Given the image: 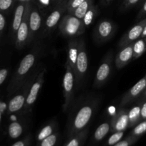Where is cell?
I'll return each mask as SVG.
<instances>
[{"instance_id":"cell-24","label":"cell","mask_w":146,"mask_h":146,"mask_svg":"<svg viewBox=\"0 0 146 146\" xmlns=\"http://www.w3.org/2000/svg\"><path fill=\"white\" fill-rule=\"evenodd\" d=\"M22 126L19 123L13 122L9 127V134L12 138H17L22 133Z\"/></svg>"},{"instance_id":"cell-37","label":"cell","mask_w":146,"mask_h":146,"mask_svg":"<svg viewBox=\"0 0 146 146\" xmlns=\"http://www.w3.org/2000/svg\"><path fill=\"white\" fill-rule=\"evenodd\" d=\"M4 26H5V19H4V16L0 14V31L3 30Z\"/></svg>"},{"instance_id":"cell-29","label":"cell","mask_w":146,"mask_h":146,"mask_svg":"<svg viewBox=\"0 0 146 146\" xmlns=\"http://www.w3.org/2000/svg\"><path fill=\"white\" fill-rule=\"evenodd\" d=\"M57 141L56 134H51L48 137L41 141V146H54Z\"/></svg>"},{"instance_id":"cell-35","label":"cell","mask_w":146,"mask_h":146,"mask_svg":"<svg viewBox=\"0 0 146 146\" xmlns=\"http://www.w3.org/2000/svg\"><path fill=\"white\" fill-rule=\"evenodd\" d=\"M145 16H146V0H145L143 3V5L142 8H141V11H139L138 15V19H141L143 18Z\"/></svg>"},{"instance_id":"cell-40","label":"cell","mask_w":146,"mask_h":146,"mask_svg":"<svg viewBox=\"0 0 146 146\" xmlns=\"http://www.w3.org/2000/svg\"><path fill=\"white\" fill-rule=\"evenodd\" d=\"M141 99H142V101L146 100V88H145V91H144V92L143 93L142 95L141 96Z\"/></svg>"},{"instance_id":"cell-12","label":"cell","mask_w":146,"mask_h":146,"mask_svg":"<svg viewBox=\"0 0 146 146\" xmlns=\"http://www.w3.org/2000/svg\"><path fill=\"white\" fill-rule=\"evenodd\" d=\"M146 88V74L140 81H138L135 85L131 87L123 95L121 99L120 107L123 108L125 106L133 102L137 98L141 96Z\"/></svg>"},{"instance_id":"cell-16","label":"cell","mask_w":146,"mask_h":146,"mask_svg":"<svg viewBox=\"0 0 146 146\" xmlns=\"http://www.w3.org/2000/svg\"><path fill=\"white\" fill-rule=\"evenodd\" d=\"M41 16L37 8L31 4L29 14L30 40H32L35 34L41 28Z\"/></svg>"},{"instance_id":"cell-27","label":"cell","mask_w":146,"mask_h":146,"mask_svg":"<svg viewBox=\"0 0 146 146\" xmlns=\"http://www.w3.org/2000/svg\"><path fill=\"white\" fill-rule=\"evenodd\" d=\"M84 1L85 0H69L66 4V11L68 14H71L74 10H75L78 7H79Z\"/></svg>"},{"instance_id":"cell-1","label":"cell","mask_w":146,"mask_h":146,"mask_svg":"<svg viewBox=\"0 0 146 146\" xmlns=\"http://www.w3.org/2000/svg\"><path fill=\"white\" fill-rule=\"evenodd\" d=\"M98 101L92 98H86L80 103L71 115V125L72 131L79 132L86 127L91 121L97 108Z\"/></svg>"},{"instance_id":"cell-42","label":"cell","mask_w":146,"mask_h":146,"mask_svg":"<svg viewBox=\"0 0 146 146\" xmlns=\"http://www.w3.org/2000/svg\"><path fill=\"white\" fill-rule=\"evenodd\" d=\"M68 1H69V0H60V3L63 4H66V3L68 2Z\"/></svg>"},{"instance_id":"cell-41","label":"cell","mask_w":146,"mask_h":146,"mask_svg":"<svg viewBox=\"0 0 146 146\" xmlns=\"http://www.w3.org/2000/svg\"><path fill=\"white\" fill-rule=\"evenodd\" d=\"M145 37H146V26L145 27V28H144V30H143V34H142V35H141V38H144Z\"/></svg>"},{"instance_id":"cell-34","label":"cell","mask_w":146,"mask_h":146,"mask_svg":"<svg viewBox=\"0 0 146 146\" xmlns=\"http://www.w3.org/2000/svg\"><path fill=\"white\" fill-rule=\"evenodd\" d=\"M141 121L146 120V101L141 105Z\"/></svg>"},{"instance_id":"cell-36","label":"cell","mask_w":146,"mask_h":146,"mask_svg":"<svg viewBox=\"0 0 146 146\" xmlns=\"http://www.w3.org/2000/svg\"><path fill=\"white\" fill-rule=\"evenodd\" d=\"M8 74V71L7 69H1L0 70V85L2 84L6 79Z\"/></svg>"},{"instance_id":"cell-5","label":"cell","mask_w":146,"mask_h":146,"mask_svg":"<svg viewBox=\"0 0 146 146\" xmlns=\"http://www.w3.org/2000/svg\"><path fill=\"white\" fill-rule=\"evenodd\" d=\"M88 70V56H87L86 47L84 38L78 39V54L77 58L76 69L74 71L76 78V85L79 88L80 85L84 81V77Z\"/></svg>"},{"instance_id":"cell-32","label":"cell","mask_w":146,"mask_h":146,"mask_svg":"<svg viewBox=\"0 0 146 146\" xmlns=\"http://www.w3.org/2000/svg\"><path fill=\"white\" fill-rule=\"evenodd\" d=\"M13 0H0V9L7 10L11 7Z\"/></svg>"},{"instance_id":"cell-13","label":"cell","mask_w":146,"mask_h":146,"mask_svg":"<svg viewBox=\"0 0 146 146\" xmlns=\"http://www.w3.org/2000/svg\"><path fill=\"white\" fill-rule=\"evenodd\" d=\"M115 58V65L118 69H121L128 65L133 58V43L121 48Z\"/></svg>"},{"instance_id":"cell-22","label":"cell","mask_w":146,"mask_h":146,"mask_svg":"<svg viewBox=\"0 0 146 146\" xmlns=\"http://www.w3.org/2000/svg\"><path fill=\"white\" fill-rule=\"evenodd\" d=\"M110 129H111V124H110L109 123L106 122L101 124V125L98 127L96 131H95V133H94V138H95L96 141H101V140H102L103 138L108 134Z\"/></svg>"},{"instance_id":"cell-21","label":"cell","mask_w":146,"mask_h":146,"mask_svg":"<svg viewBox=\"0 0 146 146\" xmlns=\"http://www.w3.org/2000/svg\"><path fill=\"white\" fill-rule=\"evenodd\" d=\"M141 106L138 105L134 106L128 111V118H129V127L133 126L134 125L138 123L141 118Z\"/></svg>"},{"instance_id":"cell-2","label":"cell","mask_w":146,"mask_h":146,"mask_svg":"<svg viewBox=\"0 0 146 146\" xmlns=\"http://www.w3.org/2000/svg\"><path fill=\"white\" fill-rule=\"evenodd\" d=\"M86 27L82 19L68 13L62 17L58 24L60 32L64 36L70 38H76L84 34Z\"/></svg>"},{"instance_id":"cell-39","label":"cell","mask_w":146,"mask_h":146,"mask_svg":"<svg viewBox=\"0 0 146 146\" xmlns=\"http://www.w3.org/2000/svg\"><path fill=\"white\" fill-rule=\"evenodd\" d=\"M12 146H24V143L23 141H18L15 143Z\"/></svg>"},{"instance_id":"cell-4","label":"cell","mask_w":146,"mask_h":146,"mask_svg":"<svg viewBox=\"0 0 146 146\" xmlns=\"http://www.w3.org/2000/svg\"><path fill=\"white\" fill-rule=\"evenodd\" d=\"M40 71H41V70L39 69V68H37L34 69L32 72H31V75H30L28 80L26 81L25 84H24L23 93L14 96L10 101L9 104V112H17V111L21 110L24 106L27 98L28 97L29 93L30 88H31V86L35 81L36 78L37 76L38 75Z\"/></svg>"},{"instance_id":"cell-20","label":"cell","mask_w":146,"mask_h":146,"mask_svg":"<svg viewBox=\"0 0 146 146\" xmlns=\"http://www.w3.org/2000/svg\"><path fill=\"white\" fill-rule=\"evenodd\" d=\"M146 51V42L143 38H138L133 43V58L135 60L141 57Z\"/></svg>"},{"instance_id":"cell-43","label":"cell","mask_w":146,"mask_h":146,"mask_svg":"<svg viewBox=\"0 0 146 146\" xmlns=\"http://www.w3.org/2000/svg\"><path fill=\"white\" fill-rule=\"evenodd\" d=\"M144 39H145V42H146V37H145V38H144Z\"/></svg>"},{"instance_id":"cell-3","label":"cell","mask_w":146,"mask_h":146,"mask_svg":"<svg viewBox=\"0 0 146 146\" xmlns=\"http://www.w3.org/2000/svg\"><path fill=\"white\" fill-rule=\"evenodd\" d=\"M75 86H76L75 74L71 67L66 61L65 64V74L63 78V94L64 98L63 109L64 112H66L69 109L70 106L72 103L74 96Z\"/></svg>"},{"instance_id":"cell-14","label":"cell","mask_w":146,"mask_h":146,"mask_svg":"<svg viewBox=\"0 0 146 146\" xmlns=\"http://www.w3.org/2000/svg\"><path fill=\"white\" fill-rule=\"evenodd\" d=\"M129 127V118L128 111L123 108H121L118 113L113 117L111 121V128L115 132L124 131Z\"/></svg>"},{"instance_id":"cell-6","label":"cell","mask_w":146,"mask_h":146,"mask_svg":"<svg viewBox=\"0 0 146 146\" xmlns=\"http://www.w3.org/2000/svg\"><path fill=\"white\" fill-rule=\"evenodd\" d=\"M115 23L111 20H102L98 23L94 30V41L98 44H104L111 39L116 31Z\"/></svg>"},{"instance_id":"cell-10","label":"cell","mask_w":146,"mask_h":146,"mask_svg":"<svg viewBox=\"0 0 146 146\" xmlns=\"http://www.w3.org/2000/svg\"><path fill=\"white\" fill-rule=\"evenodd\" d=\"M145 26L146 17L141 20V21L137 23L131 29L128 30L126 33L123 34V36L121 37V40L118 42V46L120 48H123V47L137 41L140 37H141Z\"/></svg>"},{"instance_id":"cell-33","label":"cell","mask_w":146,"mask_h":146,"mask_svg":"<svg viewBox=\"0 0 146 146\" xmlns=\"http://www.w3.org/2000/svg\"><path fill=\"white\" fill-rule=\"evenodd\" d=\"M79 144L80 138L79 137H75L69 141V143L67 144L66 146H79Z\"/></svg>"},{"instance_id":"cell-7","label":"cell","mask_w":146,"mask_h":146,"mask_svg":"<svg viewBox=\"0 0 146 146\" xmlns=\"http://www.w3.org/2000/svg\"><path fill=\"white\" fill-rule=\"evenodd\" d=\"M113 59V53L110 51L102 60L96 74L94 82V88H101L107 82L112 70Z\"/></svg>"},{"instance_id":"cell-23","label":"cell","mask_w":146,"mask_h":146,"mask_svg":"<svg viewBox=\"0 0 146 146\" xmlns=\"http://www.w3.org/2000/svg\"><path fill=\"white\" fill-rule=\"evenodd\" d=\"M98 7L93 4L82 19L86 27H88L90 24H91V23L93 22L94 19L98 14Z\"/></svg>"},{"instance_id":"cell-38","label":"cell","mask_w":146,"mask_h":146,"mask_svg":"<svg viewBox=\"0 0 146 146\" xmlns=\"http://www.w3.org/2000/svg\"><path fill=\"white\" fill-rule=\"evenodd\" d=\"M113 0H101V3L104 6H107V5H108V4H109Z\"/></svg>"},{"instance_id":"cell-31","label":"cell","mask_w":146,"mask_h":146,"mask_svg":"<svg viewBox=\"0 0 146 146\" xmlns=\"http://www.w3.org/2000/svg\"><path fill=\"white\" fill-rule=\"evenodd\" d=\"M135 140H136V137L133 136L127 140H124V141H119V142L115 144L113 146H130V145H131V144L132 143L133 141H135Z\"/></svg>"},{"instance_id":"cell-17","label":"cell","mask_w":146,"mask_h":146,"mask_svg":"<svg viewBox=\"0 0 146 146\" xmlns=\"http://www.w3.org/2000/svg\"><path fill=\"white\" fill-rule=\"evenodd\" d=\"M78 54V39L71 38L67 46V58L66 61L73 69L74 72L76 69L77 58Z\"/></svg>"},{"instance_id":"cell-25","label":"cell","mask_w":146,"mask_h":146,"mask_svg":"<svg viewBox=\"0 0 146 146\" xmlns=\"http://www.w3.org/2000/svg\"><path fill=\"white\" fill-rule=\"evenodd\" d=\"M53 129H54V127H53V125H51V124H48V125L44 127V128L41 130V131H40L39 133H38V137H37L38 141H43V140L45 139L46 138H47V137H48L49 135H51V134H53V131H54Z\"/></svg>"},{"instance_id":"cell-11","label":"cell","mask_w":146,"mask_h":146,"mask_svg":"<svg viewBox=\"0 0 146 146\" xmlns=\"http://www.w3.org/2000/svg\"><path fill=\"white\" fill-rule=\"evenodd\" d=\"M36 61V52L32 51L27 54L21 60L17 71V84L20 85L24 82L27 74L34 67Z\"/></svg>"},{"instance_id":"cell-26","label":"cell","mask_w":146,"mask_h":146,"mask_svg":"<svg viewBox=\"0 0 146 146\" xmlns=\"http://www.w3.org/2000/svg\"><path fill=\"white\" fill-rule=\"evenodd\" d=\"M146 133V120H143L140 122L134 128L132 134L133 136L138 137L143 135Z\"/></svg>"},{"instance_id":"cell-30","label":"cell","mask_w":146,"mask_h":146,"mask_svg":"<svg viewBox=\"0 0 146 146\" xmlns=\"http://www.w3.org/2000/svg\"><path fill=\"white\" fill-rule=\"evenodd\" d=\"M140 1L141 0H124L121 5V9L122 11H127V10L135 7Z\"/></svg>"},{"instance_id":"cell-15","label":"cell","mask_w":146,"mask_h":146,"mask_svg":"<svg viewBox=\"0 0 146 146\" xmlns=\"http://www.w3.org/2000/svg\"><path fill=\"white\" fill-rule=\"evenodd\" d=\"M66 11V4H61L56 9H54L51 14L48 15L46 20V30L47 31H50L55 28L56 26L59 24L60 21L62 19V16L64 13Z\"/></svg>"},{"instance_id":"cell-8","label":"cell","mask_w":146,"mask_h":146,"mask_svg":"<svg viewBox=\"0 0 146 146\" xmlns=\"http://www.w3.org/2000/svg\"><path fill=\"white\" fill-rule=\"evenodd\" d=\"M31 7V4L27 1L22 22L17 31V42L19 47L25 46L30 40L29 14Z\"/></svg>"},{"instance_id":"cell-19","label":"cell","mask_w":146,"mask_h":146,"mask_svg":"<svg viewBox=\"0 0 146 146\" xmlns=\"http://www.w3.org/2000/svg\"><path fill=\"white\" fill-rule=\"evenodd\" d=\"M93 4H94V0H85L79 7H78L75 10H74L71 13V14H73L80 19H83L84 16L86 15V12L91 8Z\"/></svg>"},{"instance_id":"cell-9","label":"cell","mask_w":146,"mask_h":146,"mask_svg":"<svg viewBox=\"0 0 146 146\" xmlns=\"http://www.w3.org/2000/svg\"><path fill=\"white\" fill-rule=\"evenodd\" d=\"M46 72V68H44L41 70L38 75L37 76L36 78L34 84L31 86V88H30L29 93L28 97L26 101L25 105L24 107L28 111H31L32 110L33 106L35 104L36 101L38 97V93L41 91L42 86L44 83V78H45V74Z\"/></svg>"},{"instance_id":"cell-44","label":"cell","mask_w":146,"mask_h":146,"mask_svg":"<svg viewBox=\"0 0 146 146\" xmlns=\"http://www.w3.org/2000/svg\"><path fill=\"white\" fill-rule=\"evenodd\" d=\"M142 1H145V0H142Z\"/></svg>"},{"instance_id":"cell-18","label":"cell","mask_w":146,"mask_h":146,"mask_svg":"<svg viewBox=\"0 0 146 146\" xmlns=\"http://www.w3.org/2000/svg\"><path fill=\"white\" fill-rule=\"evenodd\" d=\"M27 2L21 3V4H20L17 7V9H16L15 13H14V20H13L12 24V29L14 31H17V30L19 28L20 25H21V22H22L24 12H25Z\"/></svg>"},{"instance_id":"cell-28","label":"cell","mask_w":146,"mask_h":146,"mask_svg":"<svg viewBox=\"0 0 146 146\" xmlns=\"http://www.w3.org/2000/svg\"><path fill=\"white\" fill-rule=\"evenodd\" d=\"M123 136V131H117L115 133L113 134L109 138L108 141V143L109 145H114L117 143L121 141V138Z\"/></svg>"}]
</instances>
